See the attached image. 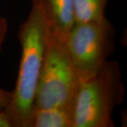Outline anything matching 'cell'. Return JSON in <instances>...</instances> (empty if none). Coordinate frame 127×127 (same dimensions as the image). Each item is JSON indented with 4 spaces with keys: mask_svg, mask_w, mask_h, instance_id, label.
<instances>
[{
    "mask_svg": "<svg viewBox=\"0 0 127 127\" xmlns=\"http://www.w3.org/2000/svg\"><path fill=\"white\" fill-rule=\"evenodd\" d=\"M47 23L41 0H32L18 37L21 57L16 83L8 104L0 109L9 127H29L46 49Z\"/></svg>",
    "mask_w": 127,
    "mask_h": 127,
    "instance_id": "obj_1",
    "label": "cell"
},
{
    "mask_svg": "<svg viewBox=\"0 0 127 127\" xmlns=\"http://www.w3.org/2000/svg\"><path fill=\"white\" fill-rule=\"evenodd\" d=\"M124 85L118 62L107 61L93 76L79 78L73 127H113L114 108L122 102Z\"/></svg>",
    "mask_w": 127,
    "mask_h": 127,
    "instance_id": "obj_2",
    "label": "cell"
},
{
    "mask_svg": "<svg viewBox=\"0 0 127 127\" xmlns=\"http://www.w3.org/2000/svg\"><path fill=\"white\" fill-rule=\"evenodd\" d=\"M79 77L68 56L65 40L47 26L46 49L33 109L74 104Z\"/></svg>",
    "mask_w": 127,
    "mask_h": 127,
    "instance_id": "obj_3",
    "label": "cell"
},
{
    "mask_svg": "<svg viewBox=\"0 0 127 127\" xmlns=\"http://www.w3.org/2000/svg\"><path fill=\"white\" fill-rule=\"evenodd\" d=\"M114 34L106 17L74 24L65 44L79 78L93 76L107 61L114 50Z\"/></svg>",
    "mask_w": 127,
    "mask_h": 127,
    "instance_id": "obj_4",
    "label": "cell"
},
{
    "mask_svg": "<svg viewBox=\"0 0 127 127\" xmlns=\"http://www.w3.org/2000/svg\"><path fill=\"white\" fill-rule=\"evenodd\" d=\"M48 28L63 40L75 24L74 0H41Z\"/></svg>",
    "mask_w": 127,
    "mask_h": 127,
    "instance_id": "obj_5",
    "label": "cell"
},
{
    "mask_svg": "<svg viewBox=\"0 0 127 127\" xmlns=\"http://www.w3.org/2000/svg\"><path fill=\"white\" fill-rule=\"evenodd\" d=\"M74 104L33 109L29 127H73Z\"/></svg>",
    "mask_w": 127,
    "mask_h": 127,
    "instance_id": "obj_6",
    "label": "cell"
},
{
    "mask_svg": "<svg viewBox=\"0 0 127 127\" xmlns=\"http://www.w3.org/2000/svg\"><path fill=\"white\" fill-rule=\"evenodd\" d=\"M108 0H74L76 23H86L104 18V10Z\"/></svg>",
    "mask_w": 127,
    "mask_h": 127,
    "instance_id": "obj_7",
    "label": "cell"
},
{
    "mask_svg": "<svg viewBox=\"0 0 127 127\" xmlns=\"http://www.w3.org/2000/svg\"><path fill=\"white\" fill-rule=\"evenodd\" d=\"M8 29V24L6 19L4 17H0V52L2 49V45L4 42Z\"/></svg>",
    "mask_w": 127,
    "mask_h": 127,
    "instance_id": "obj_8",
    "label": "cell"
},
{
    "mask_svg": "<svg viewBox=\"0 0 127 127\" xmlns=\"http://www.w3.org/2000/svg\"><path fill=\"white\" fill-rule=\"evenodd\" d=\"M11 97V91L0 88V109L4 108L8 104Z\"/></svg>",
    "mask_w": 127,
    "mask_h": 127,
    "instance_id": "obj_9",
    "label": "cell"
}]
</instances>
